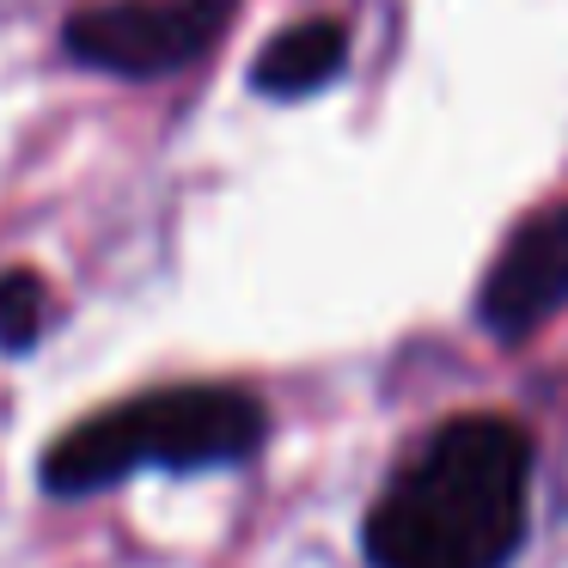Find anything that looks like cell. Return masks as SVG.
I'll list each match as a JSON object with an SVG mask.
<instances>
[{
    "label": "cell",
    "instance_id": "1",
    "mask_svg": "<svg viewBox=\"0 0 568 568\" xmlns=\"http://www.w3.org/2000/svg\"><path fill=\"white\" fill-rule=\"evenodd\" d=\"M531 519V434L470 409L385 483L361 544L373 568H507Z\"/></svg>",
    "mask_w": 568,
    "mask_h": 568
},
{
    "label": "cell",
    "instance_id": "2",
    "mask_svg": "<svg viewBox=\"0 0 568 568\" xmlns=\"http://www.w3.org/2000/svg\"><path fill=\"white\" fill-rule=\"evenodd\" d=\"M270 434V416L239 385H165V392L129 397L116 409L74 422L62 440H50L38 465L43 495H99L135 470H221L245 465Z\"/></svg>",
    "mask_w": 568,
    "mask_h": 568
},
{
    "label": "cell",
    "instance_id": "3",
    "mask_svg": "<svg viewBox=\"0 0 568 568\" xmlns=\"http://www.w3.org/2000/svg\"><path fill=\"white\" fill-rule=\"evenodd\" d=\"M233 13L239 0H104L68 19V55L99 74L165 80L209 55Z\"/></svg>",
    "mask_w": 568,
    "mask_h": 568
},
{
    "label": "cell",
    "instance_id": "4",
    "mask_svg": "<svg viewBox=\"0 0 568 568\" xmlns=\"http://www.w3.org/2000/svg\"><path fill=\"white\" fill-rule=\"evenodd\" d=\"M568 306V202L538 209L507 233L477 294V318L501 343H526Z\"/></svg>",
    "mask_w": 568,
    "mask_h": 568
},
{
    "label": "cell",
    "instance_id": "5",
    "mask_svg": "<svg viewBox=\"0 0 568 568\" xmlns=\"http://www.w3.org/2000/svg\"><path fill=\"white\" fill-rule=\"evenodd\" d=\"M348 62V26L343 19H300V26L275 31L263 43L257 68H251V87L263 99H306V92L331 87Z\"/></svg>",
    "mask_w": 568,
    "mask_h": 568
},
{
    "label": "cell",
    "instance_id": "6",
    "mask_svg": "<svg viewBox=\"0 0 568 568\" xmlns=\"http://www.w3.org/2000/svg\"><path fill=\"white\" fill-rule=\"evenodd\" d=\"M50 331V282L38 270H7L0 275V348L26 355Z\"/></svg>",
    "mask_w": 568,
    "mask_h": 568
}]
</instances>
